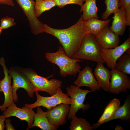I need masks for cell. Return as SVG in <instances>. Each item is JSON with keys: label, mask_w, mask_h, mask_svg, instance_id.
Instances as JSON below:
<instances>
[{"label": "cell", "mask_w": 130, "mask_h": 130, "mask_svg": "<svg viewBox=\"0 0 130 130\" xmlns=\"http://www.w3.org/2000/svg\"><path fill=\"white\" fill-rule=\"evenodd\" d=\"M83 21L81 15L76 23L65 29H54L44 24V32L57 39L67 55L71 57L79 49L85 35L89 33Z\"/></svg>", "instance_id": "obj_1"}, {"label": "cell", "mask_w": 130, "mask_h": 130, "mask_svg": "<svg viewBox=\"0 0 130 130\" xmlns=\"http://www.w3.org/2000/svg\"><path fill=\"white\" fill-rule=\"evenodd\" d=\"M45 56L47 60L59 67L60 74L63 77L75 76L80 71L81 67L78 62L82 60L68 56L62 46H59L56 52H46Z\"/></svg>", "instance_id": "obj_2"}, {"label": "cell", "mask_w": 130, "mask_h": 130, "mask_svg": "<svg viewBox=\"0 0 130 130\" xmlns=\"http://www.w3.org/2000/svg\"><path fill=\"white\" fill-rule=\"evenodd\" d=\"M15 67L28 78L33 86L35 92L43 91L51 96L55 94L58 88L62 86V81L55 78L49 80L48 77L45 78L39 75L30 68L17 66Z\"/></svg>", "instance_id": "obj_3"}, {"label": "cell", "mask_w": 130, "mask_h": 130, "mask_svg": "<svg viewBox=\"0 0 130 130\" xmlns=\"http://www.w3.org/2000/svg\"><path fill=\"white\" fill-rule=\"evenodd\" d=\"M102 48L95 36L88 33L83 38L78 50L71 58L104 63L100 54Z\"/></svg>", "instance_id": "obj_4"}, {"label": "cell", "mask_w": 130, "mask_h": 130, "mask_svg": "<svg viewBox=\"0 0 130 130\" xmlns=\"http://www.w3.org/2000/svg\"><path fill=\"white\" fill-rule=\"evenodd\" d=\"M66 94L71 97V104L70 106L68 119L71 120L80 109L86 111L90 107L88 103H84L87 94L93 91L92 90L82 89L76 85H72L66 88Z\"/></svg>", "instance_id": "obj_5"}, {"label": "cell", "mask_w": 130, "mask_h": 130, "mask_svg": "<svg viewBox=\"0 0 130 130\" xmlns=\"http://www.w3.org/2000/svg\"><path fill=\"white\" fill-rule=\"evenodd\" d=\"M37 100L34 103L31 104H25V106L28 108L33 109L38 106H43L46 108L47 110L62 103L71 104V99L66 94L62 91L61 87L59 88L56 93L51 96L45 97L40 95L38 91L35 92Z\"/></svg>", "instance_id": "obj_6"}, {"label": "cell", "mask_w": 130, "mask_h": 130, "mask_svg": "<svg viewBox=\"0 0 130 130\" xmlns=\"http://www.w3.org/2000/svg\"><path fill=\"white\" fill-rule=\"evenodd\" d=\"M9 72L13 80L12 86L14 102H17L18 100L17 91L20 88L24 89L29 96L33 97L35 92L34 87L27 77L15 67H11Z\"/></svg>", "instance_id": "obj_7"}, {"label": "cell", "mask_w": 130, "mask_h": 130, "mask_svg": "<svg viewBox=\"0 0 130 130\" xmlns=\"http://www.w3.org/2000/svg\"><path fill=\"white\" fill-rule=\"evenodd\" d=\"M21 8L29 21L31 32L37 35L44 32V24L38 19L35 11L33 0H15Z\"/></svg>", "instance_id": "obj_8"}, {"label": "cell", "mask_w": 130, "mask_h": 130, "mask_svg": "<svg viewBox=\"0 0 130 130\" xmlns=\"http://www.w3.org/2000/svg\"><path fill=\"white\" fill-rule=\"evenodd\" d=\"M0 65L3 68L4 75V78L0 80V92H3L4 96V102L0 108L1 111L2 112L14 101L11 84L12 77L9 73V70L5 64V59L3 57L0 58Z\"/></svg>", "instance_id": "obj_9"}, {"label": "cell", "mask_w": 130, "mask_h": 130, "mask_svg": "<svg viewBox=\"0 0 130 130\" xmlns=\"http://www.w3.org/2000/svg\"><path fill=\"white\" fill-rule=\"evenodd\" d=\"M130 48V38L129 37L121 45L111 49L102 48L100 54L104 61L109 68H114L118 59Z\"/></svg>", "instance_id": "obj_10"}, {"label": "cell", "mask_w": 130, "mask_h": 130, "mask_svg": "<svg viewBox=\"0 0 130 130\" xmlns=\"http://www.w3.org/2000/svg\"><path fill=\"white\" fill-rule=\"evenodd\" d=\"M111 72L109 93L118 94L121 92H126L127 89H130L129 77L115 68L111 69Z\"/></svg>", "instance_id": "obj_11"}, {"label": "cell", "mask_w": 130, "mask_h": 130, "mask_svg": "<svg viewBox=\"0 0 130 130\" xmlns=\"http://www.w3.org/2000/svg\"><path fill=\"white\" fill-rule=\"evenodd\" d=\"M3 112V114L5 116L6 118L14 116L21 120L26 121L28 124L26 129L27 130L31 128L33 122L34 116L36 114L33 109L28 108L25 106L21 108L18 107L14 102Z\"/></svg>", "instance_id": "obj_12"}, {"label": "cell", "mask_w": 130, "mask_h": 130, "mask_svg": "<svg viewBox=\"0 0 130 130\" xmlns=\"http://www.w3.org/2000/svg\"><path fill=\"white\" fill-rule=\"evenodd\" d=\"M69 104L62 103L52 107L46 112L47 117L50 123L58 128L65 124L69 113Z\"/></svg>", "instance_id": "obj_13"}, {"label": "cell", "mask_w": 130, "mask_h": 130, "mask_svg": "<svg viewBox=\"0 0 130 130\" xmlns=\"http://www.w3.org/2000/svg\"><path fill=\"white\" fill-rule=\"evenodd\" d=\"M78 73L77 79L74 82L75 85L79 87H88L93 91L100 90V85L94 78L91 67L87 66Z\"/></svg>", "instance_id": "obj_14"}, {"label": "cell", "mask_w": 130, "mask_h": 130, "mask_svg": "<svg viewBox=\"0 0 130 130\" xmlns=\"http://www.w3.org/2000/svg\"><path fill=\"white\" fill-rule=\"evenodd\" d=\"M96 40L101 47L111 49L119 45V35L112 30L110 26H107L95 36Z\"/></svg>", "instance_id": "obj_15"}, {"label": "cell", "mask_w": 130, "mask_h": 130, "mask_svg": "<svg viewBox=\"0 0 130 130\" xmlns=\"http://www.w3.org/2000/svg\"><path fill=\"white\" fill-rule=\"evenodd\" d=\"M94 74L101 88L106 91H109L111 71L104 65L103 63L99 62L94 69Z\"/></svg>", "instance_id": "obj_16"}, {"label": "cell", "mask_w": 130, "mask_h": 130, "mask_svg": "<svg viewBox=\"0 0 130 130\" xmlns=\"http://www.w3.org/2000/svg\"><path fill=\"white\" fill-rule=\"evenodd\" d=\"M114 14V19L110 28L119 36H123L127 26V19L124 10L119 8Z\"/></svg>", "instance_id": "obj_17"}, {"label": "cell", "mask_w": 130, "mask_h": 130, "mask_svg": "<svg viewBox=\"0 0 130 130\" xmlns=\"http://www.w3.org/2000/svg\"><path fill=\"white\" fill-rule=\"evenodd\" d=\"M35 127H38L43 130H57L58 128L50 123L46 112L44 111L40 106L37 107V112L31 128Z\"/></svg>", "instance_id": "obj_18"}, {"label": "cell", "mask_w": 130, "mask_h": 130, "mask_svg": "<svg viewBox=\"0 0 130 130\" xmlns=\"http://www.w3.org/2000/svg\"><path fill=\"white\" fill-rule=\"evenodd\" d=\"M120 104V102L119 99L115 98L111 100L105 107L102 115L97 122L91 125L93 129H97L105 123L113 115Z\"/></svg>", "instance_id": "obj_19"}, {"label": "cell", "mask_w": 130, "mask_h": 130, "mask_svg": "<svg viewBox=\"0 0 130 130\" xmlns=\"http://www.w3.org/2000/svg\"><path fill=\"white\" fill-rule=\"evenodd\" d=\"M110 19L101 20L92 18L83 21V24L89 33L96 36L105 27L108 26Z\"/></svg>", "instance_id": "obj_20"}, {"label": "cell", "mask_w": 130, "mask_h": 130, "mask_svg": "<svg viewBox=\"0 0 130 130\" xmlns=\"http://www.w3.org/2000/svg\"><path fill=\"white\" fill-rule=\"evenodd\" d=\"M119 119L126 121L130 120V97L127 96L124 103L118 107L113 115L107 120L105 123L112 120Z\"/></svg>", "instance_id": "obj_21"}, {"label": "cell", "mask_w": 130, "mask_h": 130, "mask_svg": "<svg viewBox=\"0 0 130 130\" xmlns=\"http://www.w3.org/2000/svg\"><path fill=\"white\" fill-rule=\"evenodd\" d=\"M98 9L96 4V0H85L81 7L80 13L83 12L82 17L84 21L92 18L98 19L97 15Z\"/></svg>", "instance_id": "obj_22"}, {"label": "cell", "mask_w": 130, "mask_h": 130, "mask_svg": "<svg viewBox=\"0 0 130 130\" xmlns=\"http://www.w3.org/2000/svg\"><path fill=\"white\" fill-rule=\"evenodd\" d=\"M115 68L127 74H130V53H124L117 59Z\"/></svg>", "instance_id": "obj_23"}, {"label": "cell", "mask_w": 130, "mask_h": 130, "mask_svg": "<svg viewBox=\"0 0 130 130\" xmlns=\"http://www.w3.org/2000/svg\"><path fill=\"white\" fill-rule=\"evenodd\" d=\"M69 127L70 130H92L93 129L86 119L78 118L76 116L72 119Z\"/></svg>", "instance_id": "obj_24"}, {"label": "cell", "mask_w": 130, "mask_h": 130, "mask_svg": "<svg viewBox=\"0 0 130 130\" xmlns=\"http://www.w3.org/2000/svg\"><path fill=\"white\" fill-rule=\"evenodd\" d=\"M35 0V11L37 17H39L45 11H48L56 6L53 0Z\"/></svg>", "instance_id": "obj_25"}, {"label": "cell", "mask_w": 130, "mask_h": 130, "mask_svg": "<svg viewBox=\"0 0 130 130\" xmlns=\"http://www.w3.org/2000/svg\"><path fill=\"white\" fill-rule=\"evenodd\" d=\"M120 0H105L104 2L106 6V10L102 13V18L104 20L108 19L112 13H115L119 8Z\"/></svg>", "instance_id": "obj_26"}, {"label": "cell", "mask_w": 130, "mask_h": 130, "mask_svg": "<svg viewBox=\"0 0 130 130\" xmlns=\"http://www.w3.org/2000/svg\"><path fill=\"white\" fill-rule=\"evenodd\" d=\"M56 6L60 8L66 5L72 4L78 5L81 7L85 0H53Z\"/></svg>", "instance_id": "obj_27"}, {"label": "cell", "mask_w": 130, "mask_h": 130, "mask_svg": "<svg viewBox=\"0 0 130 130\" xmlns=\"http://www.w3.org/2000/svg\"><path fill=\"white\" fill-rule=\"evenodd\" d=\"M119 7L124 9L125 12L127 19V26H130V0H120Z\"/></svg>", "instance_id": "obj_28"}, {"label": "cell", "mask_w": 130, "mask_h": 130, "mask_svg": "<svg viewBox=\"0 0 130 130\" xmlns=\"http://www.w3.org/2000/svg\"><path fill=\"white\" fill-rule=\"evenodd\" d=\"M16 25V23L14 19L8 16H6L0 19V27L3 29H7L14 26Z\"/></svg>", "instance_id": "obj_29"}, {"label": "cell", "mask_w": 130, "mask_h": 130, "mask_svg": "<svg viewBox=\"0 0 130 130\" xmlns=\"http://www.w3.org/2000/svg\"><path fill=\"white\" fill-rule=\"evenodd\" d=\"M11 120L9 119H5V128L6 130H15V129L12 125L11 122Z\"/></svg>", "instance_id": "obj_30"}, {"label": "cell", "mask_w": 130, "mask_h": 130, "mask_svg": "<svg viewBox=\"0 0 130 130\" xmlns=\"http://www.w3.org/2000/svg\"><path fill=\"white\" fill-rule=\"evenodd\" d=\"M6 118L3 114L0 115V130H4L5 128L4 124Z\"/></svg>", "instance_id": "obj_31"}, {"label": "cell", "mask_w": 130, "mask_h": 130, "mask_svg": "<svg viewBox=\"0 0 130 130\" xmlns=\"http://www.w3.org/2000/svg\"><path fill=\"white\" fill-rule=\"evenodd\" d=\"M0 4L7 5L12 6H14L13 0H0Z\"/></svg>", "instance_id": "obj_32"}, {"label": "cell", "mask_w": 130, "mask_h": 130, "mask_svg": "<svg viewBox=\"0 0 130 130\" xmlns=\"http://www.w3.org/2000/svg\"><path fill=\"white\" fill-rule=\"evenodd\" d=\"M115 130H123L124 129L120 126L117 125L115 128Z\"/></svg>", "instance_id": "obj_33"}, {"label": "cell", "mask_w": 130, "mask_h": 130, "mask_svg": "<svg viewBox=\"0 0 130 130\" xmlns=\"http://www.w3.org/2000/svg\"><path fill=\"white\" fill-rule=\"evenodd\" d=\"M3 29L0 27V35L1 34V33Z\"/></svg>", "instance_id": "obj_34"}, {"label": "cell", "mask_w": 130, "mask_h": 130, "mask_svg": "<svg viewBox=\"0 0 130 130\" xmlns=\"http://www.w3.org/2000/svg\"><path fill=\"white\" fill-rule=\"evenodd\" d=\"M1 105L0 104V107H1Z\"/></svg>", "instance_id": "obj_35"}]
</instances>
